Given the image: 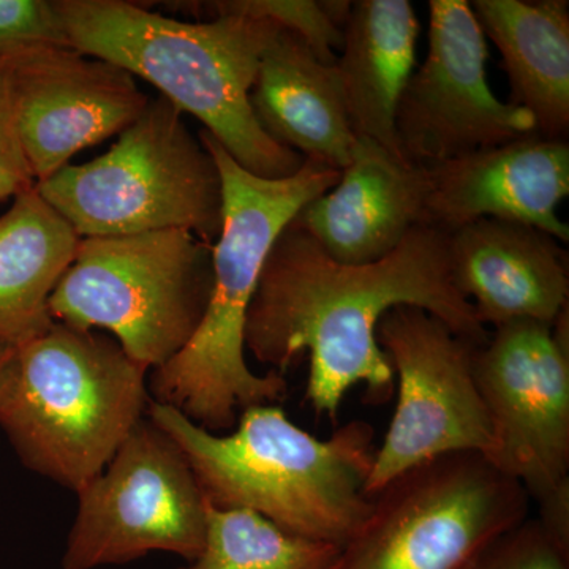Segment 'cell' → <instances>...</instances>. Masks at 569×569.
<instances>
[{
  "label": "cell",
  "mask_w": 569,
  "mask_h": 569,
  "mask_svg": "<svg viewBox=\"0 0 569 569\" xmlns=\"http://www.w3.org/2000/svg\"><path fill=\"white\" fill-rule=\"evenodd\" d=\"M400 306L426 310L477 346L488 342V328L456 287L448 233L417 227L376 263L351 266L337 263L291 222L266 258L247 312L246 350L279 373L309 355L307 400L335 419L356 385H366L372 403L395 395V369L377 328Z\"/></svg>",
  "instance_id": "6da1fadb"
},
{
  "label": "cell",
  "mask_w": 569,
  "mask_h": 569,
  "mask_svg": "<svg viewBox=\"0 0 569 569\" xmlns=\"http://www.w3.org/2000/svg\"><path fill=\"white\" fill-rule=\"evenodd\" d=\"M222 179L223 227L212 244V291L190 342L152 370L153 402L181 411L209 432L231 429L246 408L274 403L287 392L282 373L258 376L247 365V312L266 258L299 211L339 182L340 171L306 159L298 173L258 178L239 167L211 134H198Z\"/></svg>",
  "instance_id": "7a4b0ae2"
},
{
  "label": "cell",
  "mask_w": 569,
  "mask_h": 569,
  "mask_svg": "<svg viewBox=\"0 0 569 569\" xmlns=\"http://www.w3.org/2000/svg\"><path fill=\"white\" fill-rule=\"evenodd\" d=\"M58 9L71 48L151 82L249 173L283 179L301 170L305 157L272 140L250 104L261 59L280 31L274 22L182 21L123 0H58Z\"/></svg>",
  "instance_id": "3957f363"
},
{
  "label": "cell",
  "mask_w": 569,
  "mask_h": 569,
  "mask_svg": "<svg viewBox=\"0 0 569 569\" xmlns=\"http://www.w3.org/2000/svg\"><path fill=\"white\" fill-rule=\"evenodd\" d=\"M148 418L182 449L209 507L247 509L295 537L340 548L372 503L369 422L355 419L321 440L274 403L242 410L231 433L209 432L153 400Z\"/></svg>",
  "instance_id": "277c9868"
},
{
  "label": "cell",
  "mask_w": 569,
  "mask_h": 569,
  "mask_svg": "<svg viewBox=\"0 0 569 569\" xmlns=\"http://www.w3.org/2000/svg\"><path fill=\"white\" fill-rule=\"evenodd\" d=\"M148 373L111 336L54 321L17 347L0 427L22 466L77 493L148 417Z\"/></svg>",
  "instance_id": "5b68a950"
},
{
  "label": "cell",
  "mask_w": 569,
  "mask_h": 569,
  "mask_svg": "<svg viewBox=\"0 0 569 569\" xmlns=\"http://www.w3.org/2000/svg\"><path fill=\"white\" fill-rule=\"evenodd\" d=\"M173 103L149 100L110 151L67 164L37 193L80 238L183 230L208 244L223 227L217 164Z\"/></svg>",
  "instance_id": "8992f818"
},
{
  "label": "cell",
  "mask_w": 569,
  "mask_h": 569,
  "mask_svg": "<svg viewBox=\"0 0 569 569\" xmlns=\"http://www.w3.org/2000/svg\"><path fill=\"white\" fill-rule=\"evenodd\" d=\"M212 280V244L189 231L80 238L50 312L59 323L107 331L152 372L197 332Z\"/></svg>",
  "instance_id": "52a82bcc"
},
{
  "label": "cell",
  "mask_w": 569,
  "mask_h": 569,
  "mask_svg": "<svg viewBox=\"0 0 569 569\" xmlns=\"http://www.w3.org/2000/svg\"><path fill=\"white\" fill-rule=\"evenodd\" d=\"M529 512L522 486L485 456H445L377 492L326 569H468Z\"/></svg>",
  "instance_id": "ba28073f"
},
{
  "label": "cell",
  "mask_w": 569,
  "mask_h": 569,
  "mask_svg": "<svg viewBox=\"0 0 569 569\" xmlns=\"http://www.w3.org/2000/svg\"><path fill=\"white\" fill-rule=\"evenodd\" d=\"M568 309L556 323L511 321L475 351V377L492 425L488 459L539 507L569 549Z\"/></svg>",
  "instance_id": "9c48e42d"
},
{
  "label": "cell",
  "mask_w": 569,
  "mask_h": 569,
  "mask_svg": "<svg viewBox=\"0 0 569 569\" xmlns=\"http://www.w3.org/2000/svg\"><path fill=\"white\" fill-rule=\"evenodd\" d=\"M77 496L63 569L126 565L151 552L190 561L203 549V490L182 449L148 417Z\"/></svg>",
  "instance_id": "30bf717a"
},
{
  "label": "cell",
  "mask_w": 569,
  "mask_h": 569,
  "mask_svg": "<svg viewBox=\"0 0 569 569\" xmlns=\"http://www.w3.org/2000/svg\"><path fill=\"white\" fill-rule=\"evenodd\" d=\"M377 340L397 376V402L366 496L430 460L462 452L488 458L492 425L475 377V351L481 346L408 306L381 318Z\"/></svg>",
  "instance_id": "8fae6325"
},
{
  "label": "cell",
  "mask_w": 569,
  "mask_h": 569,
  "mask_svg": "<svg viewBox=\"0 0 569 569\" xmlns=\"http://www.w3.org/2000/svg\"><path fill=\"white\" fill-rule=\"evenodd\" d=\"M488 59L470 2L430 0L429 51L397 107V146L407 162L432 167L537 133L529 111L490 89Z\"/></svg>",
  "instance_id": "7c38bea8"
},
{
  "label": "cell",
  "mask_w": 569,
  "mask_h": 569,
  "mask_svg": "<svg viewBox=\"0 0 569 569\" xmlns=\"http://www.w3.org/2000/svg\"><path fill=\"white\" fill-rule=\"evenodd\" d=\"M2 62L37 183L61 171L74 153L123 132L149 102L129 71L74 48H33Z\"/></svg>",
  "instance_id": "4fadbf2b"
},
{
  "label": "cell",
  "mask_w": 569,
  "mask_h": 569,
  "mask_svg": "<svg viewBox=\"0 0 569 569\" xmlns=\"http://www.w3.org/2000/svg\"><path fill=\"white\" fill-rule=\"evenodd\" d=\"M426 168V227L451 234L493 219L569 241V227L557 216L569 194L568 141L531 133Z\"/></svg>",
  "instance_id": "5bb4252c"
},
{
  "label": "cell",
  "mask_w": 569,
  "mask_h": 569,
  "mask_svg": "<svg viewBox=\"0 0 569 569\" xmlns=\"http://www.w3.org/2000/svg\"><path fill=\"white\" fill-rule=\"evenodd\" d=\"M429 174L367 138H356L339 182L295 217L342 264L376 263L413 228L426 227Z\"/></svg>",
  "instance_id": "9a60e30c"
},
{
  "label": "cell",
  "mask_w": 569,
  "mask_h": 569,
  "mask_svg": "<svg viewBox=\"0 0 569 569\" xmlns=\"http://www.w3.org/2000/svg\"><path fill=\"white\" fill-rule=\"evenodd\" d=\"M565 258L557 239L527 224L485 219L449 234L456 287L486 328L556 323L568 309Z\"/></svg>",
  "instance_id": "2e32d148"
},
{
  "label": "cell",
  "mask_w": 569,
  "mask_h": 569,
  "mask_svg": "<svg viewBox=\"0 0 569 569\" xmlns=\"http://www.w3.org/2000/svg\"><path fill=\"white\" fill-rule=\"evenodd\" d=\"M254 118L272 140L342 171L356 134L336 66H326L296 33L280 29L250 92Z\"/></svg>",
  "instance_id": "e0dca14e"
},
{
  "label": "cell",
  "mask_w": 569,
  "mask_h": 569,
  "mask_svg": "<svg viewBox=\"0 0 569 569\" xmlns=\"http://www.w3.org/2000/svg\"><path fill=\"white\" fill-rule=\"evenodd\" d=\"M475 17L501 54L509 102L529 111L537 134L569 133V3L567 0H475Z\"/></svg>",
  "instance_id": "ac0fdd59"
},
{
  "label": "cell",
  "mask_w": 569,
  "mask_h": 569,
  "mask_svg": "<svg viewBox=\"0 0 569 569\" xmlns=\"http://www.w3.org/2000/svg\"><path fill=\"white\" fill-rule=\"evenodd\" d=\"M418 36L417 11L408 0L351 2L336 63L356 138L399 157L397 107L415 71Z\"/></svg>",
  "instance_id": "d6986e66"
},
{
  "label": "cell",
  "mask_w": 569,
  "mask_h": 569,
  "mask_svg": "<svg viewBox=\"0 0 569 569\" xmlns=\"http://www.w3.org/2000/svg\"><path fill=\"white\" fill-rule=\"evenodd\" d=\"M80 236L33 189L0 217V342L24 346L54 325L50 299Z\"/></svg>",
  "instance_id": "ffe728a7"
},
{
  "label": "cell",
  "mask_w": 569,
  "mask_h": 569,
  "mask_svg": "<svg viewBox=\"0 0 569 569\" xmlns=\"http://www.w3.org/2000/svg\"><path fill=\"white\" fill-rule=\"evenodd\" d=\"M337 550L287 533L247 509L208 505L203 549L179 569H326Z\"/></svg>",
  "instance_id": "44dd1931"
},
{
  "label": "cell",
  "mask_w": 569,
  "mask_h": 569,
  "mask_svg": "<svg viewBox=\"0 0 569 569\" xmlns=\"http://www.w3.org/2000/svg\"><path fill=\"white\" fill-rule=\"evenodd\" d=\"M183 10H201L209 18L242 17L274 22L283 31L296 33L326 66H336L342 50L351 2L347 0H219L189 2Z\"/></svg>",
  "instance_id": "7402d4cb"
},
{
  "label": "cell",
  "mask_w": 569,
  "mask_h": 569,
  "mask_svg": "<svg viewBox=\"0 0 569 569\" xmlns=\"http://www.w3.org/2000/svg\"><path fill=\"white\" fill-rule=\"evenodd\" d=\"M41 47H70L58 0H0V61Z\"/></svg>",
  "instance_id": "603a6c76"
},
{
  "label": "cell",
  "mask_w": 569,
  "mask_h": 569,
  "mask_svg": "<svg viewBox=\"0 0 569 569\" xmlns=\"http://www.w3.org/2000/svg\"><path fill=\"white\" fill-rule=\"evenodd\" d=\"M468 569H569V549L529 518L498 537Z\"/></svg>",
  "instance_id": "cb8c5ba5"
},
{
  "label": "cell",
  "mask_w": 569,
  "mask_h": 569,
  "mask_svg": "<svg viewBox=\"0 0 569 569\" xmlns=\"http://www.w3.org/2000/svg\"><path fill=\"white\" fill-rule=\"evenodd\" d=\"M36 186L18 132L11 102L9 71L6 63L0 61V201L31 192Z\"/></svg>",
  "instance_id": "d4e9b609"
},
{
  "label": "cell",
  "mask_w": 569,
  "mask_h": 569,
  "mask_svg": "<svg viewBox=\"0 0 569 569\" xmlns=\"http://www.w3.org/2000/svg\"><path fill=\"white\" fill-rule=\"evenodd\" d=\"M14 355H17V347L0 342V397H2L3 389H6L7 380H9Z\"/></svg>",
  "instance_id": "484cf974"
}]
</instances>
